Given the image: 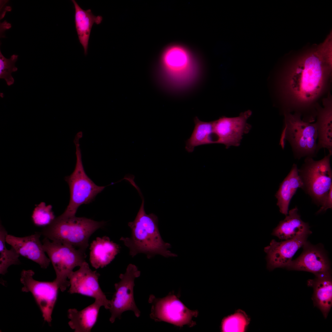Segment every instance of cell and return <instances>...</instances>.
<instances>
[{"mask_svg": "<svg viewBox=\"0 0 332 332\" xmlns=\"http://www.w3.org/2000/svg\"><path fill=\"white\" fill-rule=\"evenodd\" d=\"M31 217L35 225L45 227L49 224L55 218L52 211V206L46 205L44 202L36 205Z\"/></svg>", "mask_w": 332, "mask_h": 332, "instance_id": "484cf974", "label": "cell"}, {"mask_svg": "<svg viewBox=\"0 0 332 332\" xmlns=\"http://www.w3.org/2000/svg\"><path fill=\"white\" fill-rule=\"evenodd\" d=\"M105 224L104 221H95L84 217L60 215L45 226L41 233L51 241L85 251L91 235Z\"/></svg>", "mask_w": 332, "mask_h": 332, "instance_id": "3957f363", "label": "cell"}, {"mask_svg": "<svg viewBox=\"0 0 332 332\" xmlns=\"http://www.w3.org/2000/svg\"><path fill=\"white\" fill-rule=\"evenodd\" d=\"M90 261L92 266L97 269L103 268L114 259L120 251V247L105 236L97 237L91 244Z\"/></svg>", "mask_w": 332, "mask_h": 332, "instance_id": "e0dca14e", "label": "cell"}, {"mask_svg": "<svg viewBox=\"0 0 332 332\" xmlns=\"http://www.w3.org/2000/svg\"><path fill=\"white\" fill-rule=\"evenodd\" d=\"M308 286L313 287L312 297L314 306L318 308L326 318L332 306V280L331 273L316 276L307 281Z\"/></svg>", "mask_w": 332, "mask_h": 332, "instance_id": "2e32d148", "label": "cell"}, {"mask_svg": "<svg viewBox=\"0 0 332 332\" xmlns=\"http://www.w3.org/2000/svg\"><path fill=\"white\" fill-rule=\"evenodd\" d=\"M294 194L287 176L281 183L275 195L278 200L277 205L279 208L280 212L286 216L288 214V207L290 200Z\"/></svg>", "mask_w": 332, "mask_h": 332, "instance_id": "4316f807", "label": "cell"}, {"mask_svg": "<svg viewBox=\"0 0 332 332\" xmlns=\"http://www.w3.org/2000/svg\"><path fill=\"white\" fill-rule=\"evenodd\" d=\"M331 156L329 153L318 160L306 157L304 164L298 169L304 187L305 186L309 194L321 204L332 185V171L330 165Z\"/></svg>", "mask_w": 332, "mask_h": 332, "instance_id": "52a82bcc", "label": "cell"}, {"mask_svg": "<svg viewBox=\"0 0 332 332\" xmlns=\"http://www.w3.org/2000/svg\"><path fill=\"white\" fill-rule=\"evenodd\" d=\"M195 127L190 137L186 141L185 148L188 152H193L195 147L215 143L216 139L213 131V121L204 122L196 117Z\"/></svg>", "mask_w": 332, "mask_h": 332, "instance_id": "7402d4cb", "label": "cell"}, {"mask_svg": "<svg viewBox=\"0 0 332 332\" xmlns=\"http://www.w3.org/2000/svg\"><path fill=\"white\" fill-rule=\"evenodd\" d=\"M34 274L31 270H24L22 271L20 281L23 285L22 291L31 293L40 309L44 320L50 324L59 288L54 280L48 282L35 280L33 277Z\"/></svg>", "mask_w": 332, "mask_h": 332, "instance_id": "9c48e42d", "label": "cell"}, {"mask_svg": "<svg viewBox=\"0 0 332 332\" xmlns=\"http://www.w3.org/2000/svg\"><path fill=\"white\" fill-rule=\"evenodd\" d=\"M310 231L308 224L301 219L296 207L290 210L285 218L273 230L272 234L285 240Z\"/></svg>", "mask_w": 332, "mask_h": 332, "instance_id": "44dd1931", "label": "cell"}, {"mask_svg": "<svg viewBox=\"0 0 332 332\" xmlns=\"http://www.w3.org/2000/svg\"><path fill=\"white\" fill-rule=\"evenodd\" d=\"M100 274L93 271L85 261L79 269L73 271L68 278L70 287L68 292L71 294L77 293L91 297L99 301L106 309H109L110 300H108L102 290L98 283Z\"/></svg>", "mask_w": 332, "mask_h": 332, "instance_id": "8fae6325", "label": "cell"}, {"mask_svg": "<svg viewBox=\"0 0 332 332\" xmlns=\"http://www.w3.org/2000/svg\"><path fill=\"white\" fill-rule=\"evenodd\" d=\"M152 304L150 317L155 321H162L181 326L189 322L192 312L174 295L157 299L153 295L149 297Z\"/></svg>", "mask_w": 332, "mask_h": 332, "instance_id": "7c38bea8", "label": "cell"}, {"mask_svg": "<svg viewBox=\"0 0 332 332\" xmlns=\"http://www.w3.org/2000/svg\"><path fill=\"white\" fill-rule=\"evenodd\" d=\"M101 306H103L102 303L95 300L93 303L81 310L75 308L69 309V326L75 332H90L97 321Z\"/></svg>", "mask_w": 332, "mask_h": 332, "instance_id": "d6986e66", "label": "cell"}, {"mask_svg": "<svg viewBox=\"0 0 332 332\" xmlns=\"http://www.w3.org/2000/svg\"><path fill=\"white\" fill-rule=\"evenodd\" d=\"M311 233L310 231L281 242L272 239L270 245L264 248V251L267 255V269L272 270L277 268H286Z\"/></svg>", "mask_w": 332, "mask_h": 332, "instance_id": "5bb4252c", "label": "cell"}, {"mask_svg": "<svg viewBox=\"0 0 332 332\" xmlns=\"http://www.w3.org/2000/svg\"><path fill=\"white\" fill-rule=\"evenodd\" d=\"M82 134L77 133L74 142L76 146V162L72 173L65 178L70 191V200L64 212L61 215L64 217L75 216L79 207L90 203L96 196L105 188L96 184L86 174L81 159L79 143Z\"/></svg>", "mask_w": 332, "mask_h": 332, "instance_id": "5b68a950", "label": "cell"}, {"mask_svg": "<svg viewBox=\"0 0 332 332\" xmlns=\"http://www.w3.org/2000/svg\"><path fill=\"white\" fill-rule=\"evenodd\" d=\"M42 243L55 272L56 277L54 281L61 291H64L70 286L67 279L73 269L80 267L85 261V251L69 245L50 241L45 237Z\"/></svg>", "mask_w": 332, "mask_h": 332, "instance_id": "8992f818", "label": "cell"}, {"mask_svg": "<svg viewBox=\"0 0 332 332\" xmlns=\"http://www.w3.org/2000/svg\"><path fill=\"white\" fill-rule=\"evenodd\" d=\"M249 322V318L246 313L238 310L223 320L222 330L223 332H244Z\"/></svg>", "mask_w": 332, "mask_h": 332, "instance_id": "d4e9b609", "label": "cell"}, {"mask_svg": "<svg viewBox=\"0 0 332 332\" xmlns=\"http://www.w3.org/2000/svg\"><path fill=\"white\" fill-rule=\"evenodd\" d=\"M291 187L294 193L298 188L304 187L302 179L299 175L298 169L296 164H294L287 176Z\"/></svg>", "mask_w": 332, "mask_h": 332, "instance_id": "f1b7e54d", "label": "cell"}, {"mask_svg": "<svg viewBox=\"0 0 332 332\" xmlns=\"http://www.w3.org/2000/svg\"><path fill=\"white\" fill-rule=\"evenodd\" d=\"M7 232L2 224L0 226V273L5 274L8 268L12 265H18L21 263L20 255L12 247L8 249L6 246V238Z\"/></svg>", "mask_w": 332, "mask_h": 332, "instance_id": "cb8c5ba5", "label": "cell"}, {"mask_svg": "<svg viewBox=\"0 0 332 332\" xmlns=\"http://www.w3.org/2000/svg\"><path fill=\"white\" fill-rule=\"evenodd\" d=\"M332 37L302 57L294 67L292 85L296 93L305 98L313 96L320 87L326 68L331 64Z\"/></svg>", "mask_w": 332, "mask_h": 332, "instance_id": "7a4b0ae2", "label": "cell"}, {"mask_svg": "<svg viewBox=\"0 0 332 332\" xmlns=\"http://www.w3.org/2000/svg\"><path fill=\"white\" fill-rule=\"evenodd\" d=\"M75 10V28L80 43L83 48L85 55L87 54L89 39L93 24H99L103 18L101 16H96L90 9L84 10L76 2L72 0Z\"/></svg>", "mask_w": 332, "mask_h": 332, "instance_id": "ffe728a7", "label": "cell"}, {"mask_svg": "<svg viewBox=\"0 0 332 332\" xmlns=\"http://www.w3.org/2000/svg\"><path fill=\"white\" fill-rule=\"evenodd\" d=\"M41 232L23 237L7 234L6 243L13 247L20 255L36 263L41 268L46 269L50 262L45 255L42 243L40 239Z\"/></svg>", "mask_w": 332, "mask_h": 332, "instance_id": "9a60e30c", "label": "cell"}, {"mask_svg": "<svg viewBox=\"0 0 332 332\" xmlns=\"http://www.w3.org/2000/svg\"><path fill=\"white\" fill-rule=\"evenodd\" d=\"M140 271L135 265L130 263L127 267L124 274L119 275L120 281L114 284L116 291L110 300L109 308L111 313L110 321L113 323L116 318L121 319L124 311H133L137 317L140 315V311L134 300L133 288L134 280L139 277Z\"/></svg>", "mask_w": 332, "mask_h": 332, "instance_id": "ba28073f", "label": "cell"}, {"mask_svg": "<svg viewBox=\"0 0 332 332\" xmlns=\"http://www.w3.org/2000/svg\"><path fill=\"white\" fill-rule=\"evenodd\" d=\"M161 63L166 72L171 76H174L188 70L191 60L188 53L184 48L172 45L168 47L163 52Z\"/></svg>", "mask_w": 332, "mask_h": 332, "instance_id": "ac0fdd59", "label": "cell"}, {"mask_svg": "<svg viewBox=\"0 0 332 332\" xmlns=\"http://www.w3.org/2000/svg\"><path fill=\"white\" fill-rule=\"evenodd\" d=\"M18 57L17 55L13 54L9 59H7L0 51V78L4 79L8 86L13 85L14 82L11 73L17 70L15 64Z\"/></svg>", "mask_w": 332, "mask_h": 332, "instance_id": "83f0119b", "label": "cell"}, {"mask_svg": "<svg viewBox=\"0 0 332 332\" xmlns=\"http://www.w3.org/2000/svg\"><path fill=\"white\" fill-rule=\"evenodd\" d=\"M332 187L331 186L329 191L325 199L322 204V207L318 211L317 213H320L322 211H326L329 208H332Z\"/></svg>", "mask_w": 332, "mask_h": 332, "instance_id": "f546056e", "label": "cell"}, {"mask_svg": "<svg viewBox=\"0 0 332 332\" xmlns=\"http://www.w3.org/2000/svg\"><path fill=\"white\" fill-rule=\"evenodd\" d=\"M142 203L135 219L128 223L131 230L130 237H121L120 240L129 250V254L134 257L139 253L151 259L156 255L165 257H175L177 255L169 249L171 244L164 241L158 227V219L153 213L147 214L144 209V201L140 190Z\"/></svg>", "mask_w": 332, "mask_h": 332, "instance_id": "6da1fadb", "label": "cell"}, {"mask_svg": "<svg viewBox=\"0 0 332 332\" xmlns=\"http://www.w3.org/2000/svg\"><path fill=\"white\" fill-rule=\"evenodd\" d=\"M285 119L279 144L283 149L286 141L290 146L294 157L313 158L318 151L317 148L318 133L315 123L302 120L301 114H285Z\"/></svg>", "mask_w": 332, "mask_h": 332, "instance_id": "277c9868", "label": "cell"}, {"mask_svg": "<svg viewBox=\"0 0 332 332\" xmlns=\"http://www.w3.org/2000/svg\"><path fill=\"white\" fill-rule=\"evenodd\" d=\"M317 120L315 123L318 133L317 148L319 152L322 148H326L332 155V112L330 108H325L317 113Z\"/></svg>", "mask_w": 332, "mask_h": 332, "instance_id": "603a6c76", "label": "cell"}, {"mask_svg": "<svg viewBox=\"0 0 332 332\" xmlns=\"http://www.w3.org/2000/svg\"><path fill=\"white\" fill-rule=\"evenodd\" d=\"M302 247L301 254L292 260L286 268L310 272L315 276L331 273L330 262L323 247L314 245L307 241Z\"/></svg>", "mask_w": 332, "mask_h": 332, "instance_id": "4fadbf2b", "label": "cell"}, {"mask_svg": "<svg viewBox=\"0 0 332 332\" xmlns=\"http://www.w3.org/2000/svg\"><path fill=\"white\" fill-rule=\"evenodd\" d=\"M251 112L247 110L236 117H222L213 121V131L216 143L224 145L226 148L239 146L243 135L248 133L251 126L247 121Z\"/></svg>", "mask_w": 332, "mask_h": 332, "instance_id": "30bf717a", "label": "cell"}]
</instances>
